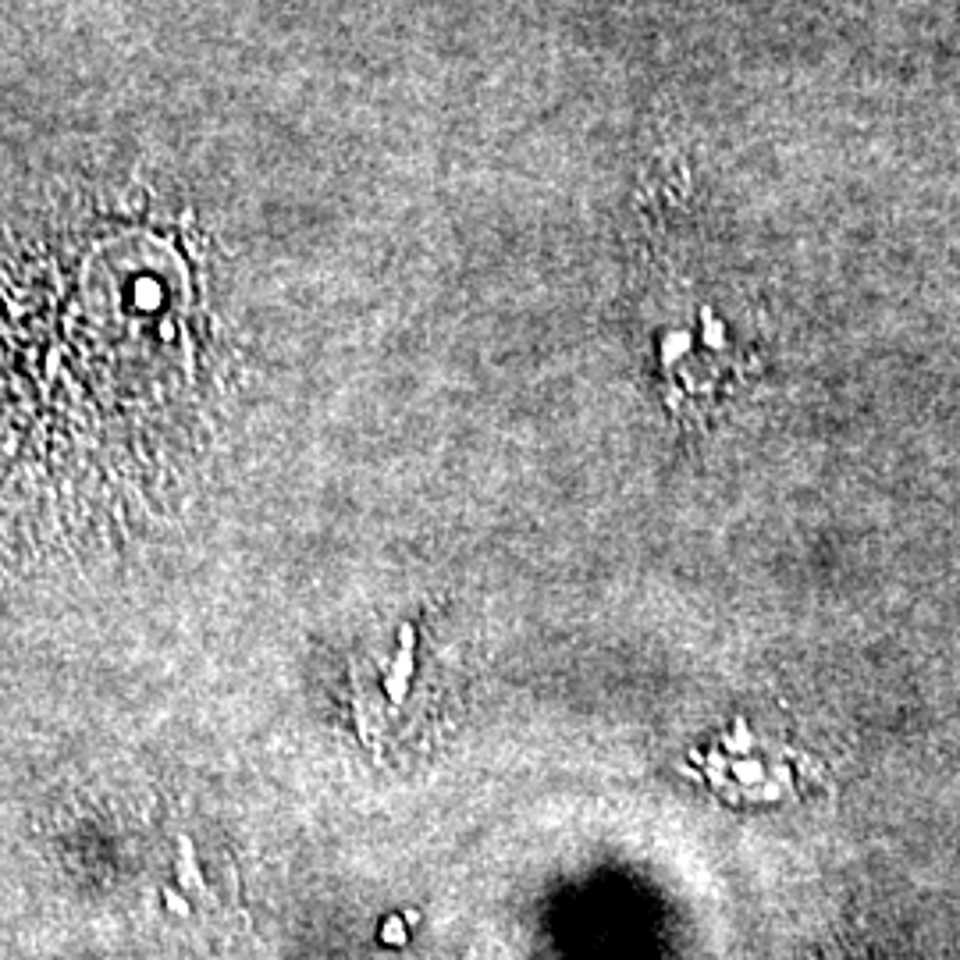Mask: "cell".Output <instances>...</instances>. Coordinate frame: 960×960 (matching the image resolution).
Returning <instances> with one entry per match:
<instances>
[{"mask_svg":"<svg viewBox=\"0 0 960 960\" xmlns=\"http://www.w3.org/2000/svg\"><path fill=\"white\" fill-rule=\"evenodd\" d=\"M413 647H416V630L413 623H405L399 630V655L396 661H391L388 669V680H385V691L391 697V705H402L405 701V691H410V676H413Z\"/></svg>","mask_w":960,"mask_h":960,"instance_id":"obj_1","label":"cell"},{"mask_svg":"<svg viewBox=\"0 0 960 960\" xmlns=\"http://www.w3.org/2000/svg\"><path fill=\"white\" fill-rule=\"evenodd\" d=\"M179 872H182L185 889H193V894H203V875H199L196 850H193V840H189V836H182V840H179Z\"/></svg>","mask_w":960,"mask_h":960,"instance_id":"obj_2","label":"cell"},{"mask_svg":"<svg viewBox=\"0 0 960 960\" xmlns=\"http://www.w3.org/2000/svg\"><path fill=\"white\" fill-rule=\"evenodd\" d=\"M385 943H391V946L405 943V925L399 922V918H391V922L385 925Z\"/></svg>","mask_w":960,"mask_h":960,"instance_id":"obj_3","label":"cell"},{"mask_svg":"<svg viewBox=\"0 0 960 960\" xmlns=\"http://www.w3.org/2000/svg\"><path fill=\"white\" fill-rule=\"evenodd\" d=\"M165 903H168L174 914H189V903L179 894H174V889H165Z\"/></svg>","mask_w":960,"mask_h":960,"instance_id":"obj_4","label":"cell"}]
</instances>
